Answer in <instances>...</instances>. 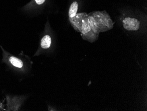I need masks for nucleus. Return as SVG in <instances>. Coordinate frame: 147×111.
Masks as SVG:
<instances>
[{
	"label": "nucleus",
	"instance_id": "1",
	"mask_svg": "<svg viewBox=\"0 0 147 111\" xmlns=\"http://www.w3.org/2000/svg\"><path fill=\"white\" fill-rule=\"evenodd\" d=\"M88 19L92 30L96 33L111 29L113 27V21L105 11L91 12Z\"/></svg>",
	"mask_w": 147,
	"mask_h": 111
},
{
	"label": "nucleus",
	"instance_id": "2",
	"mask_svg": "<svg viewBox=\"0 0 147 111\" xmlns=\"http://www.w3.org/2000/svg\"><path fill=\"white\" fill-rule=\"evenodd\" d=\"M123 26L128 31H137L140 29L141 23L138 19L127 17L125 18L123 21Z\"/></svg>",
	"mask_w": 147,
	"mask_h": 111
},
{
	"label": "nucleus",
	"instance_id": "3",
	"mask_svg": "<svg viewBox=\"0 0 147 111\" xmlns=\"http://www.w3.org/2000/svg\"><path fill=\"white\" fill-rule=\"evenodd\" d=\"M91 31V28L90 21L88 19V16H87L83 20L80 32H82V33L83 35H85Z\"/></svg>",
	"mask_w": 147,
	"mask_h": 111
},
{
	"label": "nucleus",
	"instance_id": "4",
	"mask_svg": "<svg viewBox=\"0 0 147 111\" xmlns=\"http://www.w3.org/2000/svg\"><path fill=\"white\" fill-rule=\"evenodd\" d=\"M78 4L77 1H74L72 3L70 7L68 12L70 18H72L77 14L78 10Z\"/></svg>",
	"mask_w": 147,
	"mask_h": 111
},
{
	"label": "nucleus",
	"instance_id": "5",
	"mask_svg": "<svg viewBox=\"0 0 147 111\" xmlns=\"http://www.w3.org/2000/svg\"><path fill=\"white\" fill-rule=\"evenodd\" d=\"M51 44V38L49 35L44 36L41 42V47L43 49H48L50 48Z\"/></svg>",
	"mask_w": 147,
	"mask_h": 111
},
{
	"label": "nucleus",
	"instance_id": "6",
	"mask_svg": "<svg viewBox=\"0 0 147 111\" xmlns=\"http://www.w3.org/2000/svg\"><path fill=\"white\" fill-rule=\"evenodd\" d=\"M11 63L16 67L21 68L23 67V63L21 60L15 57H11L9 59Z\"/></svg>",
	"mask_w": 147,
	"mask_h": 111
},
{
	"label": "nucleus",
	"instance_id": "7",
	"mask_svg": "<svg viewBox=\"0 0 147 111\" xmlns=\"http://www.w3.org/2000/svg\"><path fill=\"white\" fill-rule=\"evenodd\" d=\"M38 5H42L45 2V0H35Z\"/></svg>",
	"mask_w": 147,
	"mask_h": 111
}]
</instances>
